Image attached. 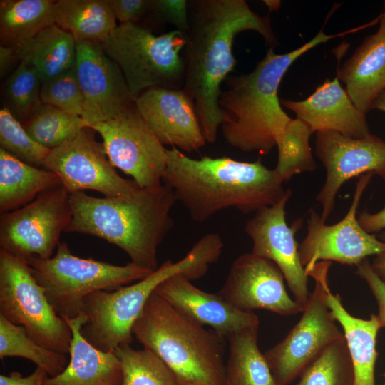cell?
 <instances>
[{
    "mask_svg": "<svg viewBox=\"0 0 385 385\" xmlns=\"http://www.w3.org/2000/svg\"><path fill=\"white\" fill-rule=\"evenodd\" d=\"M188 5L183 88L194 105L206 142L213 143L222 122L221 84L236 63L235 36L254 31L270 45L276 43V37L270 17L254 12L244 0H192Z\"/></svg>",
    "mask_w": 385,
    "mask_h": 385,
    "instance_id": "1",
    "label": "cell"
},
{
    "mask_svg": "<svg viewBox=\"0 0 385 385\" xmlns=\"http://www.w3.org/2000/svg\"><path fill=\"white\" fill-rule=\"evenodd\" d=\"M162 183L173 192L190 217L203 222L218 212L235 207L247 214L277 203L285 195L274 169L228 157L195 159L175 147L168 149Z\"/></svg>",
    "mask_w": 385,
    "mask_h": 385,
    "instance_id": "2",
    "label": "cell"
},
{
    "mask_svg": "<svg viewBox=\"0 0 385 385\" xmlns=\"http://www.w3.org/2000/svg\"><path fill=\"white\" fill-rule=\"evenodd\" d=\"M348 32L328 35L321 29L311 40L288 53L278 54L270 48L250 73L228 76L225 81L227 88L221 90L218 98L225 141L243 152L269 153L292 119L278 97L284 74L308 51Z\"/></svg>",
    "mask_w": 385,
    "mask_h": 385,
    "instance_id": "3",
    "label": "cell"
},
{
    "mask_svg": "<svg viewBox=\"0 0 385 385\" xmlns=\"http://www.w3.org/2000/svg\"><path fill=\"white\" fill-rule=\"evenodd\" d=\"M72 220L66 232L103 239L123 250L131 262L150 270L158 267L159 245L173 227L171 209L176 201L165 184L142 188L120 197H96L84 191L70 194Z\"/></svg>",
    "mask_w": 385,
    "mask_h": 385,
    "instance_id": "4",
    "label": "cell"
},
{
    "mask_svg": "<svg viewBox=\"0 0 385 385\" xmlns=\"http://www.w3.org/2000/svg\"><path fill=\"white\" fill-rule=\"evenodd\" d=\"M144 349L171 370L178 385H224V340L153 293L133 327Z\"/></svg>",
    "mask_w": 385,
    "mask_h": 385,
    "instance_id": "5",
    "label": "cell"
},
{
    "mask_svg": "<svg viewBox=\"0 0 385 385\" xmlns=\"http://www.w3.org/2000/svg\"><path fill=\"white\" fill-rule=\"evenodd\" d=\"M185 35L179 30L156 36L137 23L120 24L101 43L118 66L133 99L153 87L183 88Z\"/></svg>",
    "mask_w": 385,
    "mask_h": 385,
    "instance_id": "6",
    "label": "cell"
},
{
    "mask_svg": "<svg viewBox=\"0 0 385 385\" xmlns=\"http://www.w3.org/2000/svg\"><path fill=\"white\" fill-rule=\"evenodd\" d=\"M26 260L49 303L63 319L80 315L82 300L87 295L114 290L152 272L131 262L122 266L78 257L66 242H61L56 254L48 259L31 256Z\"/></svg>",
    "mask_w": 385,
    "mask_h": 385,
    "instance_id": "7",
    "label": "cell"
},
{
    "mask_svg": "<svg viewBox=\"0 0 385 385\" xmlns=\"http://www.w3.org/2000/svg\"><path fill=\"white\" fill-rule=\"evenodd\" d=\"M191 270L192 262L186 257L175 262L167 260L138 282L87 295L81 307V314L86 317L81 334L104 352H114L121 345L130 344L133 325L155 288L173 276L188 275Z\"/></svg>",
    "mask_w": 385,
    "mask_h": 385,
    "instance_id": "8",
    "label": "cell"
},
{
    "mask_svg": "<svg viewBox=\"0 0 385 385\" xmlns=\"http://www.w3.org/2000/svg\"><path fill=\"white\" fill-rule=\"evenodd\" d=\"M0 314L23 327L34 342L69 354L72 332L57 314L24 257L0 250Z\"/></svg>",
    "mask_w": 385,
    "mask_h": 385,
    "instance_id": "9",
    "label": "cell"
},
{
    "mask_svg": "<svg viewBox=\"0 0 385 385\" xmlns=\"http://www.w3.org/2000/svg\"><path fill=\"white\" fill-rule=\"evenodd\" d=\"M70 194L62 185L39 194L26 205L0 215V250L41 259L52 257L71 223Z\"/></svg>",
    "mask_w": 385,
    "mask_h": 385,
    "instance_id": "10",
    "label": "cell"
},
{
    "mask_svg": "<svg viewBox=\"0 0 385 385\" xmlns=\"http://www.w3.org/2000/svg\"><path fill=\"white\" fill-rule=\"evenodd\" d=\"M307 276L314 279L315 287L300 319L282 341L263 353L276 385L292 383L329 344L344 335L326 303L316 266Z\"/></svg>",
    "mask_w": 385,
    "mask_h": 385,
    "instance_id": "11",
    "label": "cell"
},
{
    "mask_svg": "<svg viewBox=\"0 0 385 385\" xmlns=\"http://www.w3.org/2000/svg\"><path fill=\"white\" fill-rule=\"evenodd\" d=\"M374 174L359 176L351 204L346 215L334 225H327L314 210L309 212L307 232L299 245L301 262L307 275L320 261L357 265L371 255L385 252V242L359 225L356 212L361 196ZM308 277V276H307Z\"/></svg>",
    "mask_w": 385,
    "mask_h": 385,
    "instance_id": "12",
    "label": "cell"
},
{
    "mask_svg": "<svg viewBox=\"0 0 385 385\" xmlns=\"http://www.w3.org/2000/svg\"><path fill=\"white\" fill-rule=\"evenodd\" d=\"M100 134L105 153L115 167L142 188L163 184L168 153L134 106L90 127Z\"/></svg>",
    "mask_w": 385,
    "mask_h": 385,
    "instance_id": "13",
    "label": "cell"
},
{
    "mask_svg": "<svg viewBox=\"0 0 385 385\" xmlns=\"http://www.w3.org/2000/svg\"><path fill=\"white\" fill-rule=\"evenodd\" d=\"M91 130L85 128L68 142L51 150L43 167L58 176L69 194L93 190L106 197L133 195L140 187L118 175Z\"/></svg>",
    "mask_w": 385,
    "mask_h": 385,
    "instance_id": "14",
    "label": "cell"
},
{
    "mask_svg": "<svg viewBox=\"0 0 385 385\" xmlns=\"http://www.w3.org/2000/svg\"><path fill=\"white\" fill-rule=\"evenodd\" d=\"M315 153L327 171L324 184L316 197L324 221L331 215L337 192L345 182L368 173L385 181V141L375 135L353 138L335 131H319Z\"/></svg>",
    "mask_w": 385,
    "mask_h": 385,
    "instance_id": "15",
    "label": "cell"
},
{
    "mask_svg": "<svg viewBox=\"0 0 385 385\" xmlns=\"http://www.w3.org/2000/svg\"><path fill=\"white\" fill-rule=\"evenodd\" d=\"M75 69L86 126L113 118L134 106L123 74L100 43L76 40Z\"/></svg>",
    "mask_w": 385,
    "mask_h": 385,
    "instance_id": "16",
    "label": "cell"
},
{
    "mask_svg": "<svg viewBox=\"0 0 385 385\" xmlns=\"http://www.w3.org/2000/svg\"><path fill=\"white\" fill-rule=\"evenodd\" d=\"M284 280L274 262L252 252L245 253L232 262L217 294L242 312L265 309L284 316L302 312L304 307L289 297Z\"/></svg>",
    "mask_w": 385,
    "mask_h": 385,
    "instance_id": "17",
    "label": "cell"
},
{
    "mask_svg": "<svg viewBox=\"0 0 385 385\" xmlns=\"http://www.w3.org/2000/svg\"><path fill=\"white\" fill-rule=\"evenodd\" d=\"M291 196V189L287 188L277 203L256 211L246 222L245 230L252 241L251 252L277 265L294 299L304 307L310 294L308 277L300 260L295 231L285 218V207Z\"/></svg>",
    "mask_w": 385,
    "mask_h": 385,
    "instance_id": "18",
    "label": "cell"
},
{
    "mask_svg": "<svg viewBox=\"0 0 385 385\" xmlns=\"http://www.w3.org/2000/svg\"><path fill=\"white\" fill-rule=\"evenodd\" d=\"M134 104L163 145L187 153L205 145L194 105L183 88L153 87L143 92Z\"/></svg>",
    "mask_w": 385,
    "mask_h": 385,
    "instance_id": "19",
    "label": "cell"
},
{
    "mask_svg": "<svg viewBox=\"0 0 385 385\" xmlns=\"http://www.w3.org/2000/svg\"><path fill=\"white\" fill-rule=\"evenodd\" d=\"M154 293L201 325L212 327L223 339L244 329L259 327L255 313L237 309L218 294L199 289L182 274L165 279Z\"/></svg>",
    "mask_w": 385,
    "mask_h": 385,
    "instance_id": "20",
    "label": "cell"
},
{
    "mask_svg": "<svg viewBox=\"0 0 385 385\" xmlns=\"http://www.w3.org/2000/svg\"><path fill=\"white\" fill-rule=\"evenodd\" d=\"M281 105L294 113L313 133L335 131L353 138L371 134L366 114L360 111L336 76L318 86L306 99H280Z\"/></svg>",
    "mask_w": 385,
    "mask_h": 385,
    "instance_id": "21",
    "label": "cell"
},
{
    "mask_svg": "<svg viewBox=\"0 0 385 385\" xmlns=\"http://www.w3.org/2000/svg\"><path fill=\"white\" fill-rule=\"evenodd\" d=\"M332 262L316 264L324 292L326 303L334 320L343 329L355 376L354 385H376L375 364L377 359L376 337L382 328L377 314L364 319L352 316L344 307L339 294L332 292L328 283V272Z\"/></svg>",
    "mask_w": 385,
    "mask_h": 385,
    "instance_id": "22",
    "label": "cell"
},
{
    "mask_svg": "<svg viewBox=\"0 0 385 385\" xmlns=\"http://www.w3.org/2000/svg\"><path fill=\"white\" fill-rule=\"evenodd\" d=\"M377 31L367 36L337 71L354 104L363 113L385 91V4Z\"/></svg>",
    "mask_w": 385,
    "mask_h": 385,
    "instance_id": "23",
    "label": "cell"
},
{
    "mask_svg": "<svg viewBox=\"0 0 385 385\" xmlns=\"http://www.w3.org/2000/svg\"><path fill=\"white\" fill-rule=\"evenodd\" d=\"M64 320L72 332L68 364L59 374L48 376L43 385H120L122 369L115 353L96 349L81 334L86 317Z\"/></svg>",
    "mask_w": 385,
    "mask_h": 385,
    "instance_id": "24",
    "label": "cell"
},
{
    "mask_svg": "<svg viewBox=\"0 0 385 385\" xmlns=\"http://www.w3.org/2000/svg\"><path fill=\"white\" fill-rule=\"evenodd\" d=\"M61 184L51 170L26 163L0 148V212L19 209Z\"/></svg>",
    "mask_w": 385,
    "mask_h": 385,
    "instance_id": "25",
    "label": "cell"
},
{
    "mask_svg": "<svg viewBox=\"0 0 385 385\" xmlns=\"http://www.w3.org/2000/svg\"><path fill=\"white\" fill-rule=\"evenodd\" d=\"M16 50L19 61L34 66L43 82L73 68L76 65V39L56 24L43 29L16 47Z\"/></svg>",
    "mask_w": 385,
    "mask_h": 385,
    "instance_id": "26",
    "label": "cell"
},
{
    "mask_svg": "<svg viewBox=\"0 0 385 385\" xmlns=\"http://www.w3.org/2000/svg\"><path fill=\"white\" fill-rule=\"evenodd\" d=\"M55 24L76 40L101 43L118 26L108 0H58Z\"/></svg>",
    "mask_w": 385,
    "mask_h": 385,
    "instance_id": "27",
    "label": "cell"
},
{
    "mask_svg": "<svg viewBox=\"0 0 385 385\" xmlns=\"http://www.w3.org/2000/svg\"><path fill=\"white\" fill-rule=\"evenodd\" d=\"M54 3L51 0L1 1V45L18 47L55 24Z\"/></svg>",
    "mask_w": 385,
    "mask_h": 385,
    "instance_id": "28",
    "label": "cell"
},
{
    "mask_svg": "<svg viewBox=\"0 0 385 385\" xmlns=\"http://www.w3.org/2000/svg\"><path fill=\"white\" fill-rule=\"evenodd\" d=\"M258 327L244 329L227 339L229 356L224 385H276L258 346Z\"/></svg>",
    "mask_w": 385,
    "mask_h": 385,
    "instance_id": "29",
    "label": "cell"
},
{
    "mask_svg": "<svg viewBox=\"0 0 385 385\" xmlns=\"http://www.w3.org/2000/svg\"><path fill=\"white\" fill-rule=\"evenodd\" d=\"M19 356L34 363L48 376L61 373L68 364L66 354L44 348L34 342L25 329L0 314V359Z\"/></svg>",
    "mask_w": 385,
    "mask_h": 385,
    "instance_id": "30",
    "label": "cell"
},
{
    "mask_svg": "<svg viewBox=\"0 0 385 385\" xmlns=\"http://www.w3.org/2000/svg\"><path fill=\"white\" fill-rule=\"evenodd\" d=\"M22 125L31 138L51 150L68 142L88 128L81 116L43 103Z\"/></svg>",
    "mask_w": 385,
    "mask_h": 385,
    "instance_id": "31",
    "label": "cell"
},
{
    "mask_svg": "<svg viewBox=\"0 0 385 385\" xmlns=\"http://www.w3.org/2000/svg\"><path fill=\"white\" fill-rule=\"evenodd\" d=\"M313 133L310 128L301 119H291L277 143L278 159L275 171L284 181L294 175L316 169L312 154L309 138Z\"/></svg>",
    "mask_w": 385,
    "mask_h": 385,
    "instance_id": "32",
    "label": "cell"
},
{
    "mask_svg": "<svg viewBox=\"0 0 385 385\" xmlns=\"http://www.w3.org/2000/svg\"><path fill=\"white\" fill-rule=\"evenodd\" d=\"M353 364L344 336L329 344L300 374L296 385H354Z\"/></svg>",
    "mask_w": 385,
    "mask_h": 385,
    "instance_id": "33",
    "label": "cell"
},
{
    "mask_svg": "<svg viewBox=\"0 0 385 385\" xmlns=\"http://www.w3.org/2000/svg\"><path fill=\"white\" fill-rule=\"evenodd\" d=\"M114 353L121 366L120 385H178L173 373L153 351L123 344Z\"/></svg>",
    "mask_w": 385,
    "mask_h": 385,
    "instance_id": "34",
    "label": "cell"
},
{
    "mask_svg": "<svg viewBox=\"0 0 385 385\" xmlns=\"http://www.w3.org/2000/svg\"><path fill=\"white\" fill-rule=\"evenodd\" d=\"M42 80L36 69L24 61L6 79L4 96L6 106L15 118L23 124L42 103Z\"/></svg>",
    "mask_w": 385,
    "mask_h": 385,
    "instance_id": "35",
    "label": "cell"
},
{
    "mask_svg": "<svg viewBox=\"0 0 385 385\" xmlns=\"http://www.w3.org/2000/svg\"><path fill=\"white\" fill-rule=\"evenodd\" d=\"M0 148L38 168L43 166L51 151L30 137L6 106L0 110Z\"/></svg>",
    "mask_w": 385,
    "mask_h": 385,
    "instance_id": "36",
    "label": "cell"
},
{
    "mask_svg": "<svg viewBox=\"0 0 385 385\" xmlns=\"http://www.w3.org/2000/svg\"><path fill=\"white\" fill-rule=\"evenodd\" d=\"M41 100L68 113L82 115L83 98L75 67L42 83Z\"/></svg>",
    "mask_w": 385,
    "mask_h": 385,
    "instance_id": "37",
    "label": "cell"
},
{
    "mask_svg": "<svg viewBox=\"0 0 385 385\" xmlns=\"http://www.w3.org/2000/svg\"><path fill=\"white\" fill-rule=\"evenodd\" d=\"M150 11L160 21L170 23L185 36L190 28L187 0H151Z\"/></svg>",
    "mask_w": 385,
    "mask_h": 385,
    "instance_id": "38",
    "label": "cell"
},
{
    "mask_svg": "<svg viewBox=\"0 0 385 385\" xmlns=\"http://www.w3.org/2000/svg\"><path fill=\"white\" fill-rule=\"evenodd\" d=\"M356 274L366 282L375 297L378 307V317L382 327H385V284L374 272L368 258L356 265Z\"/></svg>",
    "mask_w": 385,
    "mask_h": 385,
    "instance_id": "39",
    "label": "cell"
},
{
    "mask_svg": "<svg viewBox=\"0 0 385 385\" xmlns=\"http://www.w3.org/2000/svg\"><path fill=\"white\" fill-rule=\"evenodd\" d=\"M116 20L120 24L136 23L150 11L151 0H108Z\"/></svg>",
    "mask_w": 385,
    "mask_h": 385,
    "instance_id": "40",
    "label": "cell"
},
{
    "mask_svg": "<svg viewBox=\"0 0 385 385\" xmlns=\"http://www.w3.org/2000/svg\"><path fill=\"white\" fill-rule=\"evenodd\" d=\"M48 375L40 367L29 376H24L18 371H12L9 375H0V385H43Z\"/></svg>",
    "mask_w": 385,
    "mask_h": 385,
    "instance_id": "41",
    "label": "cell"
},
{
    "mask_svg": "<svg viewBox=\"0 0 385 385\" xmlns=\"http://www.w3.org/2000/svg\"><path fill=\"white\" fill-rule=\"evenodd\" d=\"M357 220L359 225L367 232L378 233L385 230V206L376 213H370L364 210L357 215Z\"/></svg>",
    "mask_w": 385,
    "mask_h": 385,
    "instance_id": "42",
    "label": "cell"
},
{
    "mask_svg": "<svg viewBox=\"0 0 385 385\" xmlns=\"http://www.w3.org/2000/svg\"><path fill=\"white\" fill-rule=\"evenodd\" d=\"M19 61L16 46L1 45L0 46V73L2 77L12 67L16 61Z\"/></svg>",
    "mask_w": 385,
    "mask_h": 385,
    "instance_id": "43",
    "label": "cell"
},
{
    "mask_svg": "<svg viewBox=\"0 0 385 385\" xmlns=\"http://www.w3.org/2000/svg\"><path fill=\"white\" fill-rule=\"evenodd\" d=\"M371 265L374 272L385 284V252L376 255Z\"/></svg>",
    "mask_w": 385,
    "mask_h": 385,
    "instance_id": "44",
    "label": "cell"
},
{
    "mask_svg": "<svg viewBox=\"0 0 385 385\" xmlns=\"http://www.w3.org/2000/svg\"><path fill=\"white\" fill-rule=\"evenodd\" d=\"M371 109H377L385 112V91H383L372 103Z\"/></svg>",
    "mask_w": 385,
    "mask_h": 385,
    "instance_id": "45",
    "label": "cell"
},
{
    "mask_svg": "<svg viewBox=\"0 0 385 385\" xmlns=\"http://www.w3.org/2000/svg\"><path fill=\"white\" fill-rule=\"evenodd\" d=\"M270 11H275L279 9L280 1H264Z\"/></svg>",
    "mask_w": 385,
    "mask_h": 385,
    "instance_id": "46",
    "label": "cell"
},
{
    "mask_svg": "<svg viewBox=\"0 0 385 385\" xmlns=\"http://www.w3.org/2000/svg\"><path fill=\"white\" fill-rule=\"evenodd\" d=\"M381 241L385 242V230L381 232L377 237Z\"/></svg>",
    "mask_w": 385,
    "mask_h": 385,
    "instance_id": "47",
    "label": "cell"
},
{
    "mask_svg": "<svg viewBox=\"0 0 385 385\" xmlns=\"http://www.w3.org/2000/svg\"><path fill=\"white\" fill-rule=\"evenodd\" d=\"M384 378H385V373L384 374ZM384 385H385V382H384Z\"/></svg>",
    "mask_w": 385,
    "mask_h": 385,
    "instance_id": "48",
    "label": "cell"
}]
</instances>
